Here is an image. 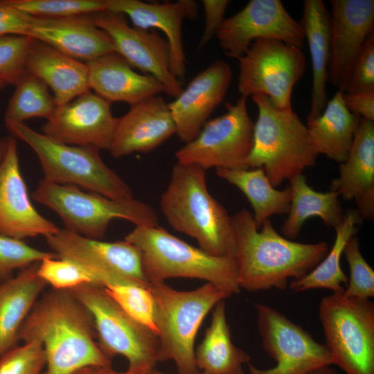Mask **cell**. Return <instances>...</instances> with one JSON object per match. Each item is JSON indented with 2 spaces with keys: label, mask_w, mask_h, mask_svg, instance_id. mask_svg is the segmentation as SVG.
Masks as SVG:
<instances>
[{
  "label": "cell",
  "mask_w": 374,
  "mask_h": 374,
  "mask_svg": "<svg viewBox=\"0 0 374 374\" xmlns=\"http://www.w3.org/2000/svg\"><path fill=\"white\" fill-rule=\"evenodd\" d=\"M125 240L142 252L149 283L190 278L211 283L230 296L239 294L238 265L233 256H215L196 248L159 226H136Z\"/></svg>",
  "instance_id": "277c9868"
},
{
  "label": "cell",
  "mask_w": 374,
  "mask_h": 374,
  "mask_svg": "<svg viewBox=\"0 0 374 374\" xmlns=\"http://www.w3.org/2000/svg\"><path fill=\"white\" fill-rule=\"evenodd\" d=\"M205 13V26L197 45V51L203 48L215 35L224 21V12L229 4V0H203Z\"/></svg>",
  "instance_id": "ee69618b"
},
{
  "label": "cell",
  "mask_w": 374,
  "mask_h": 374,
  "mask_svg": "<svg viewBox=\"0 0 374 374\" xmlns=\"http://www.w3.org/2000/svg\"><path fill=\"white\" fill-rule=\"evenodd\" d=\"M73 374H134L128 371L117 372L111 367L89 366L80 369Z\"/></svg>",
  "instance_id": "bcb514c9"
},
{
  "label": "cell",
  "mask_w": 374,
  "mask_h": 374,
  "mask_svg": "<svg viewBox=\"0 0 374 374\" xmlns=\"http://www.w3.org/2000/svg\"><path fill=\"white\" fill-rule=\"evenodd\" d=\"M26 71L37 76L51 88L57 106L91 90L86 62L34 38L28 51Z\"/></svg>",
  "instance_id": "484cf974"
},
{
  "label": "cell",
  "mask_w": 374,
  "mask_h": 374,
  "mask_svg": "<svg viewBox=\"0 0 374 374\" xmlns=\"http://www.w3.org/2000/svg\"><path fill=\"white\" fill-rule=\"evenodd\" d=\"M96 25L112 41L115 52L127 63L155 77L166 93L177 98L183 88L170 70V50L166 38L156 30L130 26L124 15L103 11L93 14Z\"/></svg>",
  "instance_id": "2e32d148"
},
{
  "label": "cell",
  "mask_w": 374,
  "mask_h": 374,
  "mask_svg": "<svg viewBox=\"0 0 374 374\" xmlns=\"http://www.w3.org/2000/svg\"><path fill=\"white\" fill-rule=\"evenodd\" d=\"M38 275L52 288L71 290L85 283H93L89 273L74 261L60 258H47L42 260Z\"/></svg>",
  "instance_id": "f35d334b"
},
{
  "label": "cell",
  "mask_w": 374,
  "mask_h": 374,
  "mask_svg": "<svg viewBox=\"0 0 374 374\" xmlns=\"http://www.w3.org/2000/svg\"><path fill=\"white\" fill-rule=\"evenodd\" d=\"M255 308L262 347L276 364L262 369L248 363L249 374H310L332 364L327 346L301 326L269 305L256 303Z\"/></svg>",
  "instance_id": "5bb4252c"
},
{
  "label": "cell",
  "mask_w": 374,
  "mask_h": 374,
  "mask_svg": "<svg viewBox=\"0 0 374 374\" xmlns=\"http://www.w3.org/2000/svg\"><path fill=\"white\" fill-rule=\"evenodd\" d=\"M10 138L11 136H4L0 138V166L5 157Z\"/></svg>",
  "instance_id": "7dc6e473"
},
{
  "label": "cell",
  "mask_w": 374,
  "mask_h": 374,
  "mask_svg": "<svg viewBox=\"0 0 374 374\" xmlns=\"http://www.w3.org/2000/svg\"><path fill=\"white\" fill-rule=\"evenodd\" d=\"M216 174L244 193L253 208L252 215L258 229L270 217L288 213L292 196L290 186L283 190H277L262 168H217Z\"/></svg>",
  "instance_id": "1f68e13d"
},
{
  "label": "cell",
  "mask_w": 374,
  "mask_h": 374,
  "mask_svg": "<svg viewBox=\"0 0 374 374\" xmlns=\"http://www.w3.org/2000/svg\"><path fill=\"white\" fill-rule=\"evenodd\" d=\"M105 11L127 16L134 27L161 30L170 46V70L179 80L184 77L186 59L181 28L184 19H194L197 17V6L195 1L158 3L139 0H105Z\"/></svg>",
  "instance_id": "44dd1931"
},
{
  "label": "cell",
  "mask_w": 374,
  "mask_h": 374,
  "mask_svg": "<svg viewBox=\"0 0 374 374\" xmlns=\"http://www.w3.org/2000/svg\"><path fill=\"white\" fill-rule=\"evenodd\" d=\"M148 374H168V373H163V372H161L160 371H158L155 368H153L152 370H151ZM195 374H205L204 373H195Z\"/></svg>",
  "instance_id": "681fc988"
},
{
  "label": "cell",
  "mask_w": 374,
  "mask_h": 374,
  "mask_svg": "<svg viewBox=\"0 0 374 374\" xmlns=\"http://www.w3.org/2000/svg\"><path fill=\"white\" fill-rule=\"evenodd\" d=\"M18 339L42 344L46 367L42 374H73L85 367L112 365L96 341L91 313L69 290L52 288L37 300Z\"/></svg>",
  "instance_id": "6da1fadb"
},
{
  "label": "cell",
  "mask_w": 374,
  "mask_h": 374,
  "mask_svg": "<svg viewBox=\"0 0 374 374\" xmlns=\"http://www.w3.org/2000/svg\"><path fill=\"white\" fill-rule=\"evenodd\" d=\"M29 37L83 62L115 52L112 39L93 14L60 18H32Z\"/></svg>",
  "instance_id": "603a6c76"
},
{
  "label": "cell",
  "mask_w": 374,
  "mask_h": 374,
  "mask_svg": "<svg viewBox=\"0 0 374 374\" xmlns=\"http://www.w3.org/2000/svg\"><path fill=\"white\" fill-rule=\"evenodd\" d=\"M33 38L26 35L0 37V82L15 84L26 72V61Z\"/></svg>",
  "instance_id": "60d3db41"
},
{
  "label": "cell",
  "mask_w": 374,
  "mask_h": 374,
  "mask_svg": "<svg viewBox=\"0 0 374 374\" xmlns=\"http://www.w3.org/2000/svg\"><path fill=\"white\" fill-rule=\"evenodd\" d=\"M33 198L54 211L65 229L88 238H103L114 218L128 220L136 226H159L155 210L134 197L112 199L44 179L33 192Z\"/></svg>",
  "instance_id": "ba28073f"
},
{
  "label": "cell",
  "mask_w": 374,
  "mask_h": 374,
  "mask_svg": "<svg viewBox=\"0 0 374 374\" xmlns=\"http://www.w3.org/2000/svg\"><path fill=\"white\" fill-rule=\"evenodd\" d=\"M60 229L32 204L22 177L15 139L0 166V233L19 240L55 234Z\"/></svg>",
  "instance_id": "d6986e66"
},
{
  "label": "cell",
  "mask_w": 374,
  "mask_h": 374,
  "mask_svg": "<svg viewBox=\"0 0 374 374\" xmlns=\"http://www.w3.org/2000/svg\"><path fill=\"white\" fill-rule=\"evenodd\" d=\"M31 16L60 18L105 11V0H3Z\"/></svg>",
  "instance_id": "e575fe53"
},
{
  "label": "cell",
  "mask_w": 374,
  "mask_h": 374,
  "mask_svg": "<svg viewBox=\"0 0 374 374\" xmlns=\"http://www.w3.org/2000/svg\"><path fill=\"white\" fill-rule=\"evenodd\" d=\"M47 258H58L53 252H46L29 246L22 240L0 233V283L13 276L16 269H23Z\"/></svg>",
  "instance_id": "74e56055"
},
{
  "label": "cell",
  "mask_w": 374,
  "mask_h": 374,
  "mask_svg": "<svg viewBox=\"0 0 374 374\" xmlns=\"http://www.w3.org/2000/svg\"><path fill=\"white\" fill-rule=\"evenodd\" d=\"M343 100L352 114L374 121V90L344 93Z\"/></svg>",
  "instance_id": "f6af8a7d"
},
{
  "label": "cell",
  "mask_w": 374,
  "mask_h": 374,
  "mask_svg": "<svg viewBox=\"0 0 374 374\" xmlns=\"http://www.w3.org/2000/svg\"><path fill=\"white\" fill-rule=\"evenodd\" d=\"M7 84L3 82H0V90L4 88Z\"/></svg>",
  "instance_id": "f907efd6"
},
{
  "label": "cell",
  "mask_w": 374,
  "mask_h": 374,
  "mask_svg": "<svg viewBox=\"0 0 374 374\" xmlns=\"http://www.w3.org/2000/svg\"><path fill=\"white\" fill-rule=\"evenodd\" d=\"M195 357L198 370L205 374H245L243 365L251 357L232 341L224 300L213 308L211 324Z\"/></svg>",
  "instance_id": "f546056e"
},
{
  "label": "cell",
  "mask_w": 374,
  "mask_h": 374,
  "mask_svg": "<svg viewBox=\"0 0 374 374\" xmlns=\"http://www.w3.org/2000/svg\"><path fill=\"white\" fill-rule=\"evenodd\" d=\"M215 36L224 54L238 59L258 39H276L301 48L303 28L280 0H251L240 11L224 19Z\"/></svg>",
  "instance_id": "9a60e30c"
},
{
  "label": "cell",
  "mask_w": 374,
  "mask_h": 374,
  "mask_svg": "<svg viewBox=\"0 0 374 374\" xmlns=\"http://www.w3.org/2000/svg\"><path fill=\"white\" fill-rule=\"evenodd\" d=\"M232 70L222 60L197 73L168 108L176 134L187 143L199 133L213 111L223 102L232 80Z\"/></svg>",
  "instance_id": "ffe728a7"
},
{
  "label": "cell",
  "mask_w": 374,
  "mask_h": 374,
  "mask_svg": "<svg viewBox=\"0 0 374 374\" xmlns=\"http://www.w3.org/2000/svg\"><path fill=\"white\" fill-rule=\"evenodd\" d=\"M344 91L337 90L322 113L307 121L312 143L317 154L336 162H344L349 154L361 118L346 107Z\"/></svg>",
  "instance_id": "f1b7e54d"
},
{
  "label": "cell",
  "mask_w": 374,
  "mask_h": 374,
  "mask_svg": "<svg viewBox=\"0 0 374 374\" xmlns=\"http://www.w3.org/2000/svg\"><path fill=\"white\" fill-rule=\"evenodd\" d=\"M238 60L241 96L262 94L280 109L292 107L293 89L305 71L302 48L280 40L258 39Z\"/></svg>",
  "instance_id": "8fae6325"
},
{
  "label": "cell",
  "mask_w": 374,
  "mask_h": 374,
  "mask_svg": "<svg viewBox=\"0 0 374 374\" xmlns=\"http://www.w3.org/2000/svg\"><path fill=\"white\" fill-rule=\"evenodd\" d=\"M362 217L357 210L345 212L342 222L336 227L333 246L325 258L309 273L289 284L294 292L313 289H328L333 292H342L348 279L341 267V258L348 240L356 234Z\"/></svg>",
  "instance_id": "d6a6232c"
},
{
  "label": "cell",
  "mask_w": 374,
  "mask_h": 374,
  "mask_svg": "<svg viewBox=\"0 0 374 374\" xmlns=\"http://www.w3.org/2000/svg\"><path fill=\"white\" fill-rule=\"evenodd\" d=\"M110 105L91 90L85 92L57 106L43 134L63 143L109 150L118 122Z\"/></svg>",
  "instance_id": "e0dca14e"
},
{
  "label": "cell",
  "mask_w": 374,
  "mask_h": 374,
  "mask_svg": "<svg viewBox=\"0 0 374 374\" xmlns=\"http://www.w3.org/2000/svg\"><path fill=\"white\" fill-rule=\"evenodd\" d=\"M15 85L4 120L24 123L31 118L51 117L57 105L48 86L41 79L26 71Z\"/></svg>",
  "instance_id": "836d02e7"
},
{
  "label": "cell",
  "mask_w": 374,
  "mask_h": 374,
  "mask_svg": "<svg viewBox=\"0 0 374 374\" xmlns=\"http://www.w3.org/2000/svg\"><path fill=\"white\" fill-rule=\"evenodd\" d=\"M176 133V125L168 103L159 95L130 106L118 118L109 149L115 158L134 152L148 153L161 145Z\"/></svg>",
  "instance_id": "7402d4cb"
},
{
  "label": "cell",
  "mask_w": 374,
  "mask_h": 374,
  "mask_svg": "<svg viewBox=\"0 0 374 374\" xmlns=\"http://www.w3.org/2000/svg\"><path fill=\"white\" fill-rule=\"evenodd\" d=\"M330 190L345 200H355L362 217L374 216V121L361 118L339 175L331 182Z\"/></svg>",
  "instance_id": "cb8c5ba5"
},
{
  "label": "cell",
  "mask_w": 374,
  "mask_h": 374,
  "mask_svg": "<svg viewBox=\"0 0 374 374\" xmlns=\"http://www.w3.org/2000/svg\"><path fill=\"white\" fill-rule=\"evenodd\" d=\"M330 55L328 80L345 93L355 61L374 34L373 0H330Z\"/></svg>",
  "instance_id": "ac0fdd59"
},
{
  "label": "cell",
  "mask_w": 374,
  "mask_h": 374,
  "mask_svg": "<svg viewBox=\"0 0 374 374\" xmlns=\"http://www.w3.org/2000/svg\"><path fill=\"white\" fill-rule=\"evenodd\" d=\"M251 98L258 113L247 165L249 168H262L276 188L285 180L314 166L319 154L307 126L292 107L280 109L262 94Z\"/></svg>",
  "instance_id": "5b68a950"
},
{
  "label": "cell",
  "mask_w": 374,
  "mask_h": 374,
  "mask_svg": "<svg viewBox=\"0 0 374 374\" xmlns=\"http://www.w3.org/2000/svg\"><path fill=\"white\" fill-rule=\"evenodd\" d=\"M344 253L348 262L349 280L343 294L348 297L368 299L374 296V271L363 257L358 237L347 242Z\"/></svg>",
  "instance_id": "8d00e7d4"
},
{
  "label": "cell",
  "mask_w": 374,
  "mask_h": 374,
  "mask_svg": "<svg viewBox=\"0 0 374 374\" xmlns=\"http://www.w3.org/2000/svg\"><path fill=\"white\" fill-rule=\"evenodd\" d=\"M236 238L235 258L240 289L256 292L285 290L288 280L312 270L329 251L326 242L301 243L280 235L269 220L256 228L252 214L242 209L232 217Z\"/></svg>",
  "instance_id": "7a4b0ae2"
},
{
  "label": "cell",
  "mask_w": 374,
  "mask_h": 374,
  "mask_svg": "<svg viewBox=\"0 0 374 374\" xmlns=\"http://www.w3.org/2000/svg\"><path fill=\"white\" fill-rule=\"evenodd\" d=\"M289 181L291 202L287 217L281 226L283 236L290 240L296 238L305 221L312 217H320L326 226L334 229L342 222L345 212L337 193L314 190L303 173Z\"/></svg>",
  "instance_id": "4dcf8cb0"
},
{
  "label": "cell",
  "mask_w": 374,
  "mask_h": 374,
  "mask_svg": "<svg viewBox=\"0 0 374 374\" xmlns=\"http://www.w3.org/2000/svg\"><path fill=\"white\" fill-rule=\"evenodd\" d=\"M45 366L44 347L37 340L15 346L0 355V374H42Z\"/></svg>",
  "instance_id": "ab89813d"
},
{
  "label": "cell",
  "mask_w": 374,
  "mask_h": 374,
  "mask_svg": "<svg viewBox=\"0 0 374 374\" xmlns=\"http://www.w3.org/2000/svg\"><path fill=\"white\" fill-rule=\"evenodd\" d=\"M154 300L158 362L173 360L179 374L199 373L195 357L197 332L215 305L231 296L211 283L191 291H178L164 281L150 283Z\"/></svg>",
  "instance_id": "8992f818"
},
{
  "label": "cell",
  "mask_w": 374,
  "mask_h": 374,
  "mask_svg": "<svg viewBox=\"0 0 374 374\" xmlns=\"http://www.w3.org/2000/svg\"><path fill=\"white\" fill-rule=\"evenodd\" d=\"M90 89L109 103L124 102L130 106L165 92L154 76L135 72L116 52L87 62Z\"/></svg>",
  "instance_id": "d4e9b609"
},
{
  "label": "cell",
  "mask_w": 374,
  "mask_h": 374,
  "mask_svg": "<svg viewBox=\"0 0 374 374\" xmlns=\"http://www.w3.org/2000/svg\"><path fill=\"white\" fill-rule=\"evenodd\" d=\"M374 90V34L364 43L353 64L345 92Z\"/></svg>",
  "instance_id": "b9f144b4"
},
{
  "label": "cell",
  "mask_w": 374,
  "mask_h": 374,
  "mask_svg": "<svg viewBox=\"0 0 374 374\" xmlns=\"http://www.w3.org/2000/svg\"><path fill=\"white\" fill-rule=\"evenodd\" d=\"M247 98L241 96L235 104L226 103L223 115L207 121L194 139L176 152L177 162L195 164L205 170L249 168L254 124Z\"/></svg>",
  "instance_id": "7c38bea8"
},
{
  "label": "cell",
  "mask_w": 374,
  "mask_h": 374,
  "mask_svg": "<svg viewBox=\"0 0 374 374\" xmlns=\"http://www.w3.org/2000/svg\"><path fill=\"white\" fill-rule=\"evenodd\" d=\"M91 313L99 348L109 359L121 355L128 371L148 374L158 362L159 341L107 293L104 287L85 283L69 290Z\"/></svg>",
  "instance_id": "9c48e42d"
},
{
  "label": "cell",
  "mask_w": 374,
  "mask_h": 374,
  "mask_svg": "<svg viewBox=\"0 0 374 374\" xmlns=\"http://www.w3.org/2000/svg\"><path fill=\"white\" fill-rule=\"evenodd\" d=\"M310 374H337V373L330 366H326L314 370Z\"/></svg>",
  "instance_id": "c3c4849f"
},
{
  "label": "cell",
  "mask_w": 374,
  "mask_h": 374,
  "mask_svg": "<svg viewBox=\"0 0 374 374\" xmlns=\"http://www.w3.org/2000/svg\"><path fill=\"white\" fill-rule=\"evenodd\" d=\"M312 68L311 103L307 121L318 117L328 102L326 83L330 55L331 16L322 0H305L301 20Z\"/></svg>",
  "instance_id": "4316f807"
},
{
  "label": "cell",
  "mask_w": 374,
  "mask_h": 374,
  "mask_svg": "<svg viewBox=\"0 0 374 374\" xmlns=\"http://www.w3.org/2000/svg\"><path fill=\"white\" fill-rule=\"evenodd\" d=\"M4 121L8 130L35 152L44 179L112 199L133 197L130 186L103 161L99 149L63 143L35 131L24 123Z\"/></svg>",
  "instance_id": "52a82bcc"
},
{
  "label": "cell",
  "mask_w": 374,
  "mask_h": 374,
  "mask_svg": "<svg viewBox=\"0 0 374 374\" xmlns=\"http://www.w3.org/2000/svg\"><path fill=\"white\" fill-rule=\"evenodd\" d=\"M105 289L126 313L157 335L154 300L148 288L134 285H116Z\"/></svg>",
  "instance_id": "d590c367"
},
{
  "label": "cell",
  "mask_w": 374,
  "mask_h": 374,
  "mask_svg": "<svg viewBox=\"0 0 374 374\" xmlns=\"http://www.w3.org/2000/svg\"><path fill=\"white\" fill-rule=\"evenodd\" d=\"M39 262L0 283V355L17 346L21 326L47 285L37 274Z\"/></svg>",
  "instance_id": "83f0119b"
},
{
  "label": "cell",
  "mask_w": 374,
  "mask_h": 374,
  "mask_svg": "<svg viewBox=\"0 0 374 374\" xmlns=\"http://www.w3.org/2000/svg\"><path fill=\"white\" fill-rule=\"evenodd\" d=\"M160 207L169 224L195 238L201 249L215 256L235 257L237 244L231 217L209 193L202 168L177 162Z\"/></svg>",
  "instance_id": "3957f363"
},
{
  "label": "cell",
  "mask_w": 374,
  "mask_h": 374,
  "mask_svg": "<svg viewBox=\"0 0 374 374\" xmlns=\"http://www.w3.org/2000/svg\"><path fill=\"white\" fill-rule=\"evenodd\" d=\"M33 16L0 1V37L29 36Z\"/></svg>",
  "instance_id": "7bdbcfd3"
},
{
  "label": "cell",
  "mask_w": 374,
  "mask_h": 374,
  "mask_svg": "<svg viewBox=\"0 0 374 374\" xmlns=\"http://www.w3.org/2000/svg\"><path fill=\"white\" fill-rule=\"evenodd\" d=\"M58 258L69 259L84 268L96 285L106 287L134 285L148 288L142 263V252L124 240L103 242L88 238L65 228L46 238Z\"/></svg>",
  "instance_id": "4fadbf2b"
},
{
  "label": "cell",
  "mask_w": 374,
  "mask_h": 374,
  "mask_svg": "<svg viewBox=\"0 0 374 374\" xmlns=\"http://www.w3.org/2000/svg\"><path fill=\"white\" fill-rule=\"evenodd\" d=\"M326 344L346 374H374V303L333 292L320 303Z\"/></svg>",
  "instance_id": "30bf717a"
}]
</instances>
